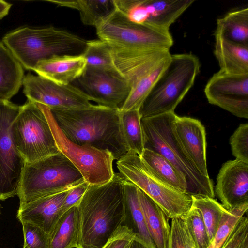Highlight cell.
<instances>
[{
    "instance_id": "cell-34",
    "label": "cell",
    "mask_w": 248,
    "mask_h": 248,
    "mask_svg": "<svg viewBox=\"0 0 248 248\" xmlns=\"http://www.w3.org/2000/svg\"><path fill=\"white\" fill-rule=\"evenodd\" d=\"M168 248H195L183 217L171 219Z\"/></svg>"
},
{
    "instance_id": "cell-20",
    "label": "cell",
    "mask_w": 248,
    "mask_h": 248,
    "mask_svg": "<svg viewBox=\"0 0 248 248\" xmlns=\"http://www.w3.org/2000/svg\"><path fill=\"white\" fill-rule=\"evenodd\" d=\"M214 54L220 70L232 74H248V46L231 41L214 34Z\"/></svg>"
},
{
    "instance_id": "cell-2",
    "label": "cell",
    "mask_w": 248,
    "mask_h": 248,
    "mask_svg": "<svg viewBox=\"0 0 248 248\" xmlns=\"http://www.w3.org/2000/svg\"><path fill=\"white\" fill-rule=\"evenodd\" d=\"M119 173L101 185H89L78 205L76 248H103L126 219L123 183Z\"/></svg>"
},
{
    "instance_id": "cell-12",
    "label": "cell",
    "mask_w": 248,
    "mask_h": 248,
    "mask_svg": "<svg viewBox=\"0 0 248 248\" xmlns=\"http://www.w3.org/2000/svg\"><path fill=\"white\" fill-rule=\"evenodd\" d=\"M23 92L28 100L50 109H79L93 105L90 98L73 84L59 85L38 75L24 76Z\"/></svg>"
},
{
    "instance_id": "cell-42",
    "label": "cell",
    "mask_w": 248,
    "mask_h": 248,
    "mask_svg": "<svg viewBox=\"0 0 248 248\" xmlns=\"http://www.w3.org/2000/svg\"><path fill=\"white\" fill-rule=\"evenodd\" d=\"M2 207L1 205L0 204V216H1V213H2Z\"/></svg>"
},
{
    "instance_id": "cell-14",
    "label": "cell",
    "mask_w": 248,
    "mask_h": 248,
    "mask_svg": "<svg viewBox=\"0 0 248 248\" xmlns=\"http://www.w3.org/2000/svg\"><path fill=\"white\" fill-rule=\"evenodd\" d=\"M208 102L234 115L248 118V74H232L219 70L204 88Z\"/></svg>"
},
{
    "instance_id": "cell-26",
    "label": "cell",
    "mask_w": 248,
    "mask_h": 248,
    "mask_svg": "<svg viewBox=\"0 0 248 248\" xmlns=\"http://www.w3.org/2000/svg\"><path fill=\"white\" fill-rule=\"evenodd\" d=\"M214 34L235 43L248 46V8L227 13L217 20Z\"/></svg>"
},
{
    "instance_id": "cell-3",
    "label": "cell",
    "mask_w": 248,
    "mask_h": 248,
    "mask_svg": "<svg viewBox=\"0 0 248 248\" xmlns=\"http://www.w3.org/2000/svg\"><path fill=\"white\" fill-rule=\"evenodd\" d=\"M50 110L59 128L73 142L108 150L115 160L128 151L118 109L93 104L83 108Z\"/></svg>"
},
{
    "instance_id": "cell-31",
    "label": "cell",
    "mask_w": 248,
    "mask_h": 248,
    "mask_svg": "<svg viewBox=\"0 0 248 248\" xmlns=\"http://www.w3.org/2000/svg\"><path fill=\"white\" fill-rule=\"evenodd\" d=\"M82 54L86 60L87 67L118 73L109 47L104 41L99 39L87 40Z\"/></svg>"
},
{
    "instance_id": "cell-9",
    "label": "cell",
    "mask_w": 248,
    "mask_h": 248,
    "mask_svg": "<svg viewBox=\"0 0 248 248\" xmlns=\"http://www.w3.org/2000/svg\"><path fill=\"white\" fill-rule=\"evenodd\" d=\"M16 147L25 163L60 152L47 116V107L28 100L13 124Z\"/></svg>"
},
{
    "instance_id": "cell-16",
    "label": "cell",
    "mask_w": 248,
    "mask_h": 248,
    "mask_svg": "<svg viewBox=\"0 0 248 248\" xmlns=\"http://www.w3.org/2000/svg\"><path fill=\"white\" fill-rule=\"evenodd\" d=\"M175 136L199 172L209 177L206 163L205 128L201 122L188 117L176 116L173 122Z\"/></svg>"
},
{
    "instance_id": "cell-25",
    "label": "cell",
    "mask_w": 248,
    "mask_h": 248,
    "mask_svg": "<svg viewBox=\"0 0 248 248\" xmlns=\"http://www.w3.org/2000/svg\"><path fill=\"white\" fill-rule=\"evenodd\" d=\"M78 234V208L75 206L62 214L49 235L50 248H76Z\"/></svg>"
},
{
    "instance_id": "cell-5",
    "label": "cell",
    "mask_w": 248,
    "mask_h": 248,
    "mask_svg": "<svg viewBox=\"0 0 248 248\" xmlns=\"http://www.w3.org/2000/svg\"><path fill=\"white\" fill-rule=\"evenodd\" d=\"M3 42L22 66L33 71L39 62L53 56L82 54L87 40L66 30L50 26L20 28L7 34Z\"/></svg>"
},
{
    "instance_id": "cell-40",
    "label": "cell",
    "mask_w": 248,
    "mask_h": 248,
    "mask_svg": "<svg viewBox=\"0 0 248 248\" xmlns=\"http://www.w3.org/2000/svg\"><path fill=\"white\" fill-rule=\"evenodd\" d=\"M11 6V4L0 0V20L8 14Z\"/></svg>"
},
{
    "instance_id": "cell-17",
    "label": "cell",
    "mask_w": 248,
    "mask_h": 248,
    "mask_svg": "<svg viewBox=\"0 0 248 248\" xmlns=\"http://www.w3.org/2000/svg\"><path fill=\"white\" fill-rule=\"evenodd\" d=\"M68 190L41 197L19 206L17 219L20 222L34 224L49 235L63 214L62 207Z\"/></svg>"
},
{
    "instance_id": "cell-35",
    "label": "cell",
    "mask_w": 248,
    "mask_h": 248,
    "mask_svg": "<svg viewBox=\"0 0 248 248\" xmlns=\"http://www.w3.org/2000/svg\"><path fill=\"white\" fill-rule=\"evenodd\" d=\"M24 236L23 248H50L49 235L39 227L21 222Z\"/></svg>"
},
{
    "instance_id": "cell-30",
    "label": "cell",
    "mask_w": 248,
    "mask_h": 248,
    "mask_svg": "<svg viewBox=\"0 0 248 248\" xmlns=\"http://www.w3.org/2000/svg\"><path fill=\"white\" fill-rule=\"evenodd\" d=\"M191 197L192 206L200 211L211 243L219 225L225 208L214 198L207 196Z\"/></svg>"
},
{
    "instance_id": "cell-1",
    "label": "cell",
    "mask_w": 248,
    "mask_h": 248,
    "mask_svg": "<svg viewBox=\"0 0 248 248\" xmlns=\"http://www.w3.org/2000/svg\"><path fill=\"white\" fill-rule=\"evenodd\" d=\"M94 27L98 38L108 46L120 74L135 68L155 51L170 50L173 44L169 30L132 22L115 8Z\"/></svg>"
},
{
    "instance_id": "cell-27",
    "label": "cell",
    "mask_w": 248,
    "mask_h": 248,
    "mask_svg": "<svg viewBox=\"0 0 248 248\" xmlns=\"http://www.w3.org/2000/svg\"><path fill=\"white\" fill-rule=\"evenodd\" d=\"M58 6L78 10L82 23L95 26L96 23L108 15L114 9L112 0H47Z\"/></svg>"
},
{
    "instance_id": "cell-36",
    "label": "cell",
    "mask_w": 248,
    "mask_h": 248,
    "mask_svg": "<svg viewBox=\"0 0 248 248\" xmlns=\"http://www.w3.org/2000/svg\"><path fill=\"white\" fill-rule=\"evenodd\" d=\"M230 144L235 159L248 163V124H242L230 138Z\"/></svg>"
},
{
    "instance_id": "cell-28",
    "label": "cell",
    "mask_w": 248,
    "mask_h": 248,
    "mask_svg": "<svg viewBox=\"0 0 248 248\" xmlns=\"http://www.w3.org/2000/svg\"><path fill=\"white\" fill-rule=\"evenodd\" d=\"M170 57L171 55L131 86L129 93L119 111L140 109L157 80L167 66Z\"/></svg>"
},
{
    "instance_id": "cell-10",
    "label": "cell",
    "mask_w": 248,
    "mask_h": 248,
    "mask_svg": "<svg viewBox=\"0 0 248 248\" xmlns=\"http://www.w3.org/2000/svg\"><path fill=\"white\" fill-rule=\"evenodd\" d=\"M47 116L59 150L76 167L85 182L89 185H101L113 178L115 159L110 152L73 142L59 128L47 107Z\"/></svg>"
},
{
    "instance_id": "cell-18",
    "label": "cell",
    "mask_w": 248,
    "mask_h": 248,
    "mask_svg": "<svg viewBox=\"0 0 248 248\" xmlns=\"http://www.w3.org/2000/svg\"><path fill=\"white\" fill-rule=\"evenodd\" d=\"M87 62L83 54L56 55L39 62L33 71L59 85L72 84L84 72Z\"/></svg>"
},
{
    "instance_id": "cell-19",
    "label": "cell",
    "mask_w": 248,
    "mask_h": 248,
    "mask_svg": "<svg viewBox=\"0 0 248 248\" xmlns=\"http://www.w3.org/2000/svg\"><path fill=\"white\" fill-rule=\"evenodd\" d=\"M138 194L147 229L156 248H168L170 225L163 210L138 188Z\"/></svg>"
},
{
    "instance_id": "cell-39",
    "label": "cell",
    "mask_w": 248,
    "mask_h": 248,
    "mask_svg": "<svg viewBox=\"0 0 248 248\" xmlns=\"http://www.w3.org/2000/svg\"><path fill=\"white\" fill-rule=\"evenodd\" d=\"M89 186V184L84 181L68 190L62 207L63 213L72 207L78 205Z\"/></svg>"
},
{
    "instance_id": "cell-13",
    "label": "cell",
    "mask_w": 248,
    "mask_h": 248,
    "mask_svg": "<svg viewBox=\"0 0 248 248\" xmlns=\"http://www.w3.org/2000/svg\"><path fill=\"white\" fill-rule=\"evenodd\" d=\"M73 83L96 104L119 110L127 98L131 84L119 74L86 67Z\"/></svg>"
},
{
    "instance_id": "cell-24",
    "label": "cell",
    "mask_w": 248,
    "mask_h": 248,
    "mask_svg": "<svg viewBox=\"0 0 248 248\" xmlns=\"http://www.w3.org/2000/svg\"><path fill=\"white\" fill-rule=\"evenodd\" d=\"M123 186L126 219L128 218L130 220V225L128 227L149 247L151 248H156L146 226L139 200L138 188L125 179Z\"/></svg>"
},
{
    "instance_id": "cell-32",
    "label": "cell",
    "mask_w": 248,
    "mask_h": 248,
    "mask_svg": "<svg viewBox=\"0 0 248 248\" xmlns=\"http://www.w3.org/2000/svg\"><path fill=\"white\" fill-rule=\"evenodd\" d=\"M248 204L232 210L224 208L220 222L208 248H220L239 220L247 214Z\"/></svg>"
},
{
    "instance_id": "cell-38",
    "label": "cell",
    "mask_w": 248,
    "mask_h": 248,
    "mask_svg": "<svg viewBox=\"0 0 248 248\" xmlns=\"http://www.w3.org/2000/svg\"><path fill=\"white\" fill-rule=\"evenodd\" d=\"M135 236L131 229L126 225H123L116 231L103 248H129Z\"/></svg>"
},
{
    "instance_id": "cell-4",
    "label": "cell",
    "mask_w": 248,
    "mask_h": 248,
    "mask_svg": "<svg viewBox=\"0 0 248 248\" xmlns=\"http://www.w3.org/2000/svg\"><path fill=\"white\" fill-rule=\"evenodd\" d=\"M176 116L173 112L141 119L144 148L159 154L171 163L185 179L187 194L214 198L212 180L199 172L175 135Z\"/></svg>"
},
{
    "instance_id": "cell-41",
    "label": "cell",
    "mask_w": 248,
    "mask_h": 248,
    "mask_svg": "<svg viewBox=\"0 0 248 248\" xmlns=\"http://www.w3.org/2000/svg\"><path fill=\"white\" fill-rule=\"evenodd\" d=\"M129 248H151L136 235L132 240Z\"/></svg>"
},
{
    "instance_id": "cell-21",
    "label": "cell",
    "mask_w": 248,
    "mask_h": 248,
    "mask_svg": "<svg viewBox=\"0 0 248 248\" xmlns=\"http://www.w3.org/2000/svg\"><path fill=\"white\" fill-rule=\"evenodd\" d=\"M194 2L193 0H144L145 24L169 30L170 26Z\"/></svg>"
},
{
    "instance_id": "cell-29",
    "label": "cell",
    "mask_w": 248,
    "mask_h": 248,
    "mask_svg": "<svg viewBox=\"0 0 248 248\" xmlns=\"http://www.w3.org/2000/svg\"><path fill=\"white\" fill-rule=\"evenodd\" d=\"M121 130L128 150L140 156L144 148V139L139 109L119 111Z\"/></svg>"
},
{
    "instance_id": "cell-37",
    "label": "cell",
    "mask_w": 248,
    "mask_h": 248,
    "mask_svg": "<svg viewBox=\"0 0 248 248\" xmlns=\"http://www.w3.org/2000/svg\"><path fill=\"white\" fill-rule=\"evenodd\" d=\"M220 248H248V219L244 215Z\"/></svg>"
},
{
    "instance_id": "cell-23",
    "label": "cell",
    "mask_w": 248,
    "mask_h": 248,
    "mask_svg": "<svg viewBox=\"0 0 248 248\" xmlns=\"http://www.w3.org/2000/svg\"><path fill=\"white\" fill-rule=\"evenodd\" d=\"M140 156L155 176L177 190L186 193L187 186L185 179L165 157L147 149H144Z\"/></svg>"
},
{
    "instance_id": "cell-11",
    "label": "cell",
    "mask_w": 248,
    "mask_h": 248,
    "mask_svg": "<svg viewBox=\"0 0 248 248\" xmlns=\"http://www.w3.org/2000/svg\"><path fill=\"white\" fill-rule=\"evenodd\" d=\"M22 106L0 100V200L17 195L24 161L15 142L13 124Z\"/></svg>"
},
{
    "instance_id": "cell-33",
    "label": "cell",
    "mask_w": 248,
    "mask_h": 248,
    "mask_svg": "<svg viewBox=\"0 0 248 248\" xmlns=\"http://www.w3.org/2000/svg\"><path fill=\"white\" fill-rule=\"evenodd\" d=\"M183 217L186 222L195 248H208L210 242L200 211L192 206Z\"/></svg>"
},
{
    "instance_id": "cell-22",
    "label": "cell",
    "mask_w": 248,
    "mask_h": 248,
    "mask_svg": "<svg viewBox=\"0 0 248 248\" xmlns=\"http://www.w3.org/2000/svg\"><path fill=\"white\" fill-rule=\"evenodd\" d=\"M24 77L22 66L0 41V100L9 101L16 95Z\"/></svg>"
},
{
    "instance_id": "cell-7",
    "label": "cell",
    "mask_w": 248,
    "mask_h": 248,
    "mask_svg": "<svg viewBox=\"0 0 248 248\" xmlns=\"http://www.w3.org/2000/svg\"><path fill=\"white\" fill-rule=\"evenodd\" d=\"M84 182L80 172L61 152L25 163L17 192L19 206L70 190Z\"/></svg>"
},
{
    "instance_id": "cell-8",
    "label": "cell",
    "mask_w": 248,
    "mask_h": 248,
    "mask_svg": "<svg viewBox=\"0 0 248 248\" xmlns=\"http://www.w3.org/2000/svg\"><path fill=\"white\" fill-rule=\"evenodd\" d=\"M119 173L151 198L169 219L184 216L192 206L191 196L181 192L153 174L135 152L128 150L116 160Z\"/></svg>"
},
{
    "instance_id": "cell-15",
    "label": "cell",
    "mask_w": 248,
    "mask_h": 248,
    "mask_svg": "<svg viewBox=\"0 0 248 248\" xmlns=\"http://www.w3.org/2000/svg\"><path fill=\"white\" fill-rule=\"evenodd\" d=\"M214 193L227 210L248 204V163L237 159L223 163Z\"/></svg>"
},
{
    "instance_id": "cell-6",
    "label": "cell",
    "mask_w": 248,
    "mask_h": 248,
    "mask_svg": "<svg viewBox=\"0 0 248 248\" xmlns=\"http://www.w3.org/2000/svg\"><path fill=\"white\" fill-rule=\"evenodd\" d=\"M200 66L199 58L192 53L171 54L167 66L139 109L141 119L174 112L194 85Z\"/></svg>"
}]
</instances>
